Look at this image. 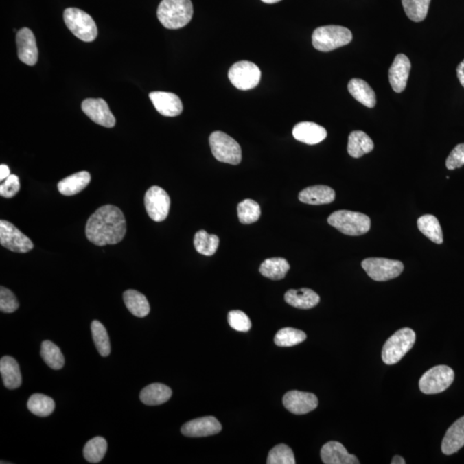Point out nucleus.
Wrapping results in <instances>:
<instances>
[{
	"label": "nucleus",
	"mask_w": 464,
	"mask_h": 464,
	"mask_svg": "<svg viewBox=\"0 0 464 464\" xmlns=\"http://www.w3.org/2000/svg\"><path fill=\"white\" fill-rule=\"evenodd\" d=\"M127 222L120 208L105 205L91 215L85 227L88 240L97 246L116 244L124 240Z\"/></svg>",
	"instance_id": "f257e3e1"
},
{
	"label": "nucleus",
	"mask_w": 464,
	"mask_h": 464,
	"mask_svg": "<svg viewBox=\"0 0 464 464\" xmlns=\"http://www.w3.org/2000/svg\"><path fill=\"white\" fill-rule=\"evenodd\" d=\"M194 8L191 0H163L158 8V19L167 29L178 30L192 19Z\"/></svg>",
	"instance_id": "f03ea898"
},
{
	"label": "nucleus",
	"mask_w": 464,
	"mask_h": 464,
	"mask_svg": "<svg viewBox=\"0 0 464 464\" xmlns=\"http://www.w3.org/2000/svg\"><path fill=\"white\" fill-rule=\"evenodd\" d=\"M327 223L348 236H360L367 233L371 229V218L359 211L347 210L334 211L327 218Z\"/></svg>",
	"instance_id": "7ed1b4c3"
},
{
	"label": "nucleus",
	"mask_w": 464,
	"mask_h": 464,
	"mask_svg": "<svg viewBox=\"0 0 464 464\" xmlns=\"http://www.w3.org/2000/svg\"><path fill=\"white\" fill-rule=\"evenodd\" d=\"M353 34L339 25L319 27L312 34V44L321 52H330L352 42Z\"/></svg>",
	"instance_id": "20e7f679"
},
{
	"label": "nucleus",
	"mask_w": 464,
	"mask_h": 464,
	"mask_svg": "<svg viewBox=\"0 0 464 464\" xmlns=\"http://www.w3.org/2000/svg\"><path fill=\"white\" fill-rule=\"evenodd\" d=\"M416 336L414 330L405 327L388 338L382 351V359L386 364L399 362L414 347Z\"/></svg>",
	"instance_id": "39448f33"
},
{
	"label": "nucleus",
	"mask_w": 464,
	"mask_h": 464,
	"mask_svg": "<svg viewBox=\"0 0 464 464\" xmlns=\"http://www.w3.org/2000/svg\"><path fill=\"white\" fill-rule=\"evenodd\" d=\"M64 21L70 32L85 43L93 42L97 36V27L88 13L78 8H67L64 12Z\"/></svg>",
	"instance_id": "423d86ee"
},
{
	"label": "nucleus",
	"mask_w": 464,
	"mask_h": 464,
	"mask_svg": "<svg viewBox=\"0 0 464 464\" xmlns=\"http://www.w3.org/2000/svg\"><path fill=\"white\" fill-rule=\"evenodd\" d=\"M209 144L214 158L221 163L237 165L242 161V149L233 138L223 132H213Z\"/></svg>",
	"instance_id": "0eeeda50"
},
{
	"label": "nucleus",
	"mask_w": 464,
	"mask_h": 464,
	"mask_svg": "<svg viewBox=\"0 0 464 464\" xmlns=\"http://www.w3.org/2000/svg\"><path fill=\"white\" fill-rule=\"evenodd\" d=\"M455 373L446 366L432 367L423 375L419 382V390L426 395L441 393L453 383Z\"/></svg>",
	"instance_id": "6e6552de"
},
{
	"label": "nucleus",
	"mask_w": 464,
	"mask_h": 464,
	"mask_svg": "<svg viewBox=\"0 0 464 464\" xmlns=\"http://www.w3.org/2000/svg\"><path fill=\"white\" fill-rule=\"evenodd\" d=\"M361 265L368 276L376 281H387L397 278L404 269L402 262L386 258H367Z\"/></svg>",
	"instance_id": "1a4fd4ad"
},
{
	"label": "nucleus",
	"mask_w": 464,
	"mask_h": 464,
	"mask_svg": "<svg viewBox=\"0 0 464 464\" xmlns=\"http://www.w3.org/2000/svg\"><path fill=\"white\" fill-rule=\"evenodd\" d=\"M229 80L238 90L248 91L257 86L261 80V70L251 61L242 60L231 66Z\"/></svg>",
	"instance_id": "9d476101"
},
{
	"label": "nucleus",
	"mask_w": 464,
	"mask_h": 464,
	"mask_svg": "<svg viewBox=\"0 0 464 464\" xmlns=\"http://www.w3.org/2000/svg\"><path fill=\"white\" fill-rule=\"evenodd\" d=\"M0 244L16 253H27L34 248L32 241L11 222L6 220L0 221Z\"/></svg>",
	"instance_id": "9b49d317"
},
{
	"label": "nucleus",
	"mask_w": 464,
	"mask_h": 464,
	"mask_svg": "<svg viewBox=\"0 0 464 464\" xmlns=\"http://www.w3.org/2000/svg\"><path fill=\"white\" fill-rule=\"evenodd\" d=\"M145 207L149 217L156 222H162L168 217L170 208V198L165 189L152 186L146 191Z\"/></svg>",
	"instance_id": "f8f14e48"
},
{
	"label": "nucleus",
	"mask_w": 464,
	"mask_h": 464,
	"mask_svg": "<svg viewBox=\"0 0 464 464\" xmlns=\"http://www.w3.org/2000/svg\"><path fill=\"white\" fill-rule=\"evenodd\" d=\"M82 111L91 121L102 127L111 128L115 126V116L104 99H85L82 102Z\"/></svg>",
	"instance_id": "ddd939ff"
},
{
	"label": "nucleus",
	"mask_w": 464,
	"mask_h": 464,
	"mask_svg": "<svg viewBox=\"0 0 464 464\" xmlns=\"http://www.w3.org/2000/svg\"><path fill=\"white\" fill-rule=\"evenodd\" d=\"M283 404L294 415H305L315 410L318 400L315 395L298 391L288 392L283 397Z\"/></svg>",
	"instance_id": "4468645a"
},
{
	"label": "nucleus",
	"mask_w": 464,
	"mask_h": 464,
	"mask_svg": "<svg viewBox=\"0 0 464 464\" xmlns=\"http://www.w3.org/2000/svg\"><path fill=\"white\" fill-rule=\"evenodd\" d=\"M222 430L220 422L213 416H206L194 419L193 421L185 423L182 426L181 432L189 438H201L218 434Z\"/></svg>",
	"instance_id": "2eb2a0df"
},
{
	"label": "nucleus",
	"mask_w": 464,
	"mask_h": 464,
	"mask_svg": "<svg viewBox=\"0 0 464 464\" xmlns=\"http://www.w3.org/2000/svg\"><path fill=\"white\" fill-rule=\"evenodd\" d=\"M149 97L159 114L168 117L182 114L183 105L178 95L172 92L153 91Z\"/></svg>",
	"instance_id": "dca6fc26"
},
{
	"label": "nucleus",
	"mask_w": 464,
	"mask_h": 464,
	"mask_svg": "<svg viewBox=\"0 0 464 464\" xmlns=\"http://www.w3.org/2000/svg\"><path fill=\"white\" fill-rule=\"evenodd\" d=\"M16 45L19 60L28 66H35L38 60V49L34 33L28 28H23L16 34Z\"/></svg>",
	"instance_id": "f3484780"
},
{
	"label": "nucleus",
	"mask_w": 464,
	"mask_h": 464,
	"mask_svg": "<svg viewBox=\"0 0 464 464\" xmlns=\"http://www.w3.org/2000/svg\"><path fill=\"white\" fill-rule=\"evenodd\" d=\"M410 70V60L405 54H400L395 56L394 62L388 71V80L392 89L397 93H402L407 86Z\"/></svg>",
	"instance_id": "a211bd4d"
},
{
	"label": "nucleus",
	"mask_w": 464,
	"mask_h": 464,
	"mask_svg": "<svg viewBox=\"0 0 464 464\" xmlns=\"http://www.w3.org/2000/svg\"><path fill=\"white\" fill-rule=\"evenodd\" d=\"M321 459L325 464H360L359 459L348 453L343 443L327 442L321 450Z\"/></svg>",
	"instance_id": "6ab92c4d"
},
{
	"label": "nucleus",
	"mask_w": 464,
	"mask_h": 464,
	"mask_svg": "<svg viewBox=\"0 0 464 464\" xmlns=\"http://www.w3.org/2000/svg\"><path fill=\"white\" fill-rule=\"evenodd\" d=\"M292 135L297 141L307 145H316L326 139L327 131L314 122L303 121L293 128Z\"/></svg>",
	"instance_id": "aec40b11"
},
{
	"label": "nucleus",
	"mask_w": 464,
	"mask_h": 464,
	"mask_svg": "<svg viewBox=\"0 0 464 464\" xmlns=\"http://www.w3.org/2000/svg\"><path fill=\"white\" fill-rule=\"evenodd\" d=\"M464 446V416L457 419L447 430L442 442V452L445 455H452Z\"/></svg>",
	"instance_id": "412c9836"
},
{
	"label": "nucleus",
	"mask_w": 464,
	"mask_h": 464,
	"mask_svg": "<svg viewBox=\"0 0 464 464\" xmlns=\"http://www.w3.org/2000/svg\"><path fill=\"white\" fill-rule=\"evenodd\" d=\"M299 199L309 205L329 204L336 199V192L329 186H312L303 189L299 194Z\"/></svg>",
	"instance_id": "4be33fe9"
},
{
	"label": "nucleus",
	"mask_w": 464,
	"mask_h": 464,
	"mask_svg": "<svg viewBox=\"0 0 464 464\" xmlns=\"http://www.w3.org/2000/svg\"><path fill=\"white\" fill-rule=\"evenodd\" d=\"M285 300L288 305L295 307V308L309 310L318 305L320 297L312 289H292L286 292Z\"/></svg>",
	"instance_id": "5701e85b"
},
{
	"label": "nucleus",
	"mask_w": 464,
	"mask_h": 464,
	"mask_svg": "<svg viewBox=\"0 0 464 464\" xmlns=\"http://www.w3.org/2000/svg\"><path fill=\"white\" fill-rule=\"evenodd\" d=\"M0 373H1L3 383L9 390H16L21 386V371L14 358L11 356L2 358L0 360Z\"/></svg>",
	"instance_id": "b1692460"
},
{
	"label": "nucleus",
	"mask_w": 464,
	"mask_h": 464,
	"mask_svg": "<svg viewBox=\"0 0 464 464\" xmlns=\"http://www.w3.org/2000/svg\"><path fill=\"white\" fill-rule=\"evenodd\" d=\"M374 143L366 132L353 131L348 137L347 152L352 158L360 159L361 156L373 152Z\"/></svg>",
	"instance_id": "393cba45"
},
{
	"label": "nucleus",
	"mask_w": 464,
	"mask_h": 464,
	"mask_svg": "<svg viewBox=\"0 0 464 464\" xmlns=\"http://www.w3.org/2000/svg\"><path fill=\"white\" fill-rule=\"evenodd\" d=\"M91 174L87 172L75 173L61 180L58 183V189L63 196H75L83 191L91 183Z\"/></svg>",
	"instance_id": "a878e982"
},
{
	"label": "nucleus",
	"mask_w": 464,
	"mask_h": 464,
	"mask_svg": "<svg viewBox=\"0 0 464 464\" xmlns=\"http://www.w3.org/2000/svg\"><path fill=\"white\" fill-rule=\"evenodd\" d=\"M347 88L350 94L366 107L373 108L376 105V94L366 81L360 78H353L348 83Z\"/></svg>",
	"instance_id": "bb28decb"
},
{
	"label": "nucleus",
	"mask_w": 464,
	"mask_h": 464,
	"mask_svg": "<svg viewBox=\"0 0 464 464\" xmlns=\"http://www.w3.org/2000/svg\"><path fill=\"white\" fill-rule=\"evenodd\" d=\"M172 388L163 384H152L143 388L139 398L143 404L156 406L165 404L172 397Z\"/></svg>",
	"instance_id": "cd10ccee"
},
{
	"label": "nucleus",
	"mask_w": 464,
	"mask_h": 464,
	"mask_svg": "<svg viewBox=\"0 0 464 464\" xmlns=\"http://www.w3.org/2000/svg\"><path fill=\"white\" fill-rule=\"evenodd\" d=\"M126 306L132 315L137 317H145L150 313V305L148 299L142 293L135 290H128L124 293Z\"/></svg>",
	"instance_id": "c85d7f7f"
},
{
	"label": "nucleus",
	"mask_w": 464,
	"mask_h": 464,
	"mask_svg": "<svg viewBox=\"0 0 464 464\" xmlns=\"http://www.w3.org/2000/svg\"><path fill=\"white\" fill-rule=\"evenodd\" d=\"M419 230L428 240L437 244L443 242V231L438 218L433 215L426 214L419 217L417 220Z\"/></svg>",
	"instance_id": "c756f323"
},
{
	"label": "nucleus",
	"mask_w": 464,
	"mask_h": 464,
	"mask_svg": "<svg viewBox=\"0 0 464 464\" xmlns=\"http://www.w3.org/2000/svg\"><path fill=\"white\" fill-rule=\"evenodd\" d=\"M290 269L288 262L284 258H269L262 262L260 272L266 278L272 281L284 279Z\"/></svg>",
	"instance_id": "7c9ffc66"
},
{
	"label": "nucleus",
	"mask_w": 464,
	"mask_h": 464,
	"mask_svg": "<svg viewBox=\"0 0 464 464\" xmlns=\"http://www.w3.org/2000/svg\"><path fill=\"white\" fill-rule=\"evenodd\" d=\"M220 244V238L216 235L208 234L201 230L194 235V245L198 253L211 257L216 253Z\"/></svg>",
	"instance_id": "2f4dec72"
},
{
	"label": "nucleus",
	"mask_w": 464,
	"mask_h": 464,
	"mask_svg": "<svg viewBox=\"0 0 464 464\" xmlns=\"http://www.w3.org/2000/svg\"><path fill=\"white\" fill-rule=\"evenodd\" d=\"M40 356L44 362L53 370H60L65 364V358L59 347L50 340H44L40 346Z\"/></svg>",
	"instance_id": "473e14b6"
},
{
	"label": "nucleus",
	"mask_w": 464,
	"mask_h": 464,
	"mask_svg": "<svg viewBox=\"0 0 464 464\" xmlns=\"http://www.w3.org/2000/svg\"><path fill=\"white\" fill-rule=\"evenodd\" d=\"M29 410L39 417H47L53 414L56 404L52 398L43 394H34L27 404Z\"/></svg>",
	"instance_id": "72a5a7b5"
},
{
	"label": "nucleus",
	"mask_w": 464,
	"mask_h": 464,
	"mask_svg": "<svg viewBox=\"0 0 464 464\" xmlns=\"http://www.w3.org/2000/svg\"><path fill=\"white\" fill-rule=\"evenodd\" d=\"M108 450V443L102 437H95L85 445L84 448V459L89 463H100Z\"/></svg>",
	"instance_id": "f704fd0d"
},
{
	"label": "nucleus",
	"mask_w": 464,
	"mask_h": 464,
	"mask_svg": "<svg viewBox=\"0 0 464 464\" xmlns=\"http://www.w3.org/2000/svg\"><path fill=\"white\" fill-rule=\"evenodd\" d=\"M402 2L408 18L419 23L428 16L431 0H402Z\"/></svg>",
	"instance_id": "c9c22d12"
},
{
	"label": "nucleus",
	"mask_w": 464,
	"mask_h": 464,
	"mask_svg": "<svg viewBox=\"0 0 464 464\" xmlns=\"http://www.w3.org/2000/svg\"><path fill=\"white\" fill-rule=\"evenodd\" d=\"M91 333L99 354L102 357H108L111 354V347L107 329L99 321H93Z\"/></svg>",
	"instance_id": "e433bc0d"
},
{
	"label": "nucleus",
	"mask_w": 464,
	"mask_h": 464,
	"mask_svg": "<svg viewBox=\"0 0 464 464\" xmlns=\"http://www.w3.org/2000/svg\"><path fill=\"white\" fill-rule=\"evenodd\" d=\"M237 216L242 224H253L260 218L261 207L257 201L251 199L244 200L238 204Z\"/></svg>",
	"instance_id": "4c0bfd02"
},
{
	"label": "nucleus",
	"mask_w": 464,
	"mask_h": 464,
	"mask_svg": "<svg viewBox=\"0 0 464 464\" xmlns=\"http://www.w3.org/2000/svg\"><path fill=\"white\" fill-rule=\"evenodd\" d=\"M306 340V334L292 327H285L278 331L275 337V343L279 347H292Z\"/></svg>",
	"instance_id": "58836bf2"
},
{
	"label": "nucleus",
	"mask_w": 464,
	"mask_h": 464,
	"mask_svg": "<svg viewBox=\"0 0 464 464\" xmlns=\"http://www.w3.org/2000/svg\"><path fill=\"white\" fill-rule=\"evenodd\" d=\"M268 464H295L294 454L289 446L281 443L276 445L268 454Z\"/></svg>",
	"instance_id": "ea45409f"
},
{
	"label": "nucleus",
	"mask_w": 464,
	"mask_h": 464,
	"mask_svg": "<svg viewBox=\"0 0 464 464\" xmlns=\"http://www.w3.org/2000/svg\"><path fill=\"white\" fill-rule=\"evenodd\" d=\"M228 323L232 329L240 332H247L252 327L251 319L241 310H231L229 312Z\"/></svg>",
	"instance_id": "a19ab883"
},
{
	"label": "nucleus",
	"mask_w": 464,
	"mask_h": 464,
	"mask_svg": "<svg viewBox=\"0 0 464 464\" xmlns=\"http://www.w3.org/2000/svg\"><path fill=\"white\" fill-rule=\"evenodd\" d=\"M19 303L14 293L11 290L1 286L0 288V310L4 313L15 312L19 309Z\"/></svg>",
	"instance_id": "79ce46f5"
},
{
	"label": "nucleus",
	"mask_w": 464,
	"mask_h": 464,
	"mask_svg": "<svg viewBox=\"0 0 464 464\" xmlns=\"http://www.w3.org/2000/svg\"><path fill=\"white\" fill-rule=\"evenodd\" d=\"M20 182L19 176L11 175L0 185V196L4 198H12L19 192Z\"/></svg>",
	"instance_id": "37998d69"
},
{
	"label": "nucleus",
	"mask_w": 464,
	"mask_h": 464,
	"mask_svg": "<svg viewBox=\"0 0 464 464\" xmlns=\"http://www.w3.org/2000/svg\"><path fill=\"white\" fill-rule=\"evenodd\" d=\"M445 165L450 170L459 169L464 165V143L457 145L452 150L446 159Z\"/></svg>",
	"instance_id": "c03bdc74"
},
{
	"label": "nucleus",
	"mask_w": 464,
	"mask_h": 464,
	"mask_svg": "<svg viewBox=\"0 0 464 464\" xmlns=\"http://www.w3.org/2000/svg\"><path fill=\"white\" fill-rule=\"evenodd\" d=\"M457 78H459L460 84L464 88V60L461 62L456 68Z\"/></svg>",
	"instance_id": "a18cd8bd"
},
{
	"label": "nucleus",
	"mask_w": 464,
	"mask_h": 464,
	"mask_svg": "<svg viewBox=\"0 0 464 464\" xmlns=\"http://www.w3.org/2000/svg\"><path fill=\"white\" fill-rule=\"evenodd\" d=\"M11 176V170L6 165H0V180L5 181L8 177Z\"/></svg>",
	"instance_id": "49530a36"
},
{
	"label": "nucleus",
	"mask_w": 464,
	"mask_h": 464,
	"mask_svg": "<svg viewBox=\"0 0 464 464\" xmlns=\"http://www.w3.org/2000/svg\"><path fill=\"white\" fill-rule=\"evenodd\" d=\"M392 464H405L406 461L404 459V457H402L400 456H395L393 457V459L391 461Z\"/></svg>",
	"instance_id": "de8ad7c7"
},
{
	"label": "nucleus",
	"mask_w": 464,
	"mask_h": 464,
	"mask_svg": "<svg viewBox=\"0 0 464 464\" xmlns=\"http://www.w3.org/2000/svg\"><path fill=\"white\" fill-rule=\"evenodd\" d=\"M262 1L266 3V4H275V3L281 1V0H262Z\"/></svg>",
	"instance_id": "09e8293b"
}]
</instances>
